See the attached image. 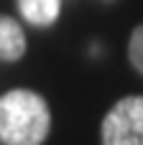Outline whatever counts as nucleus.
Returning a JSON list of instances; mask_svg holds the SVG:
<instances>
[{
    "label": "nucleus",
    "instance_id": "f257e3e1",
    "mask_svg": "<svg viewBox=\"0 0 143 145\" xmlns=\"http://www.w3.org/2000/svg\"><path fill=\"white\" fill-rule=\"evenodd\" d=\"M51 130V110L38 92L10 89L0 97V145H41Z\"/></svg>",
    "mask_w": 143,
    "mask_h": 145
},
{
    "label": "nucleus",
    "instance_id": "f03ea898",
    "mask_svg": "<svg viewBox=\"0 0 143 145\" xmlns=\"http://www.w3.org/2000/svg\"><path fill=\"white\" fill-rule=\"evenodd\" d=\"M102 145H143V94L123 97L105 115Z\"/></svg>",
    "mask_w": 143,
    "mask_h": 145
},
{
    "label": "nucleus",
    "instance_id": "7ed1b4c3",
    "mask_svg": "<svg viewBox=\"0 0 143 145\" xmlns=\"http://www.w3.org/2000/svg\"><path fill=\"white\" fill-rule=\"evenodd\" d=\"M26 54V33L20 23L0 13V61H18Z\"/></svg>",
    "mask_w": 143,
    "mask_h": 145
},
{
    "label": "nucleus",
    "instance_id": "20e7f679",
    "mask_svg": "<svg viewBox=\"0 0 143 145\" xmlns=\"http://www.w3.org/2000/svg\"><path fill=\"white\" fill-rule=\"evenodd\" d=\"M18 8L28 23L46 28V25L56 23L59 10H61V0H18Z\"/></svg>",
    "mask_w": 143,
    "mask_h": 145
},
{
    "label": "nucleus",
    "instance_id": "39448f33",
    "mask_svg": "<svg viewBox=\"0 0 143 145\" xmlns=\"http://www.w3.org/2000/svg\"><path fill=\"white\" fill-rule=\"evenodd\" d=\"M128 59L133 64V69L143 76V25H136L130 33V43H128Z\"/></svg>",
    "mask_w": 143,
    "mask_h": 145
}]
</instances>
